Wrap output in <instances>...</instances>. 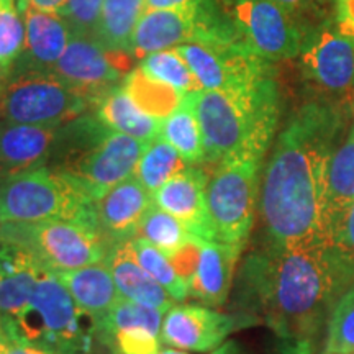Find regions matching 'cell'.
<instances>
[{"mask_svg":"<svg viewBox=\"0 0 354 354\" xmlns=\"http://www.w3.org/2000/svg\"><path fill=\"white\" fill-rule=\"evenodd\" d=\"M354 286L326 243H266L243 261L234 302L272 333V354H315L343 294Z\"/></svg>","mask_w":354,"mask_h":354,"instance_id":"1","label":"cell"},{"mask_svg":"<svg viewBox=\"0 0 354 354\" xmlns=\"http://www.w3.org/2000/svg\"><path fill=\"white\" fill-rule=\"evenodd\" d=\"M348 115L313 100L279 133L259 185L266 243L286 248L328 243V169Z\"/></svg>","mask_w":354,"mask_h":354,"instance_id":"2","label":"cell"},{"mask_svg":"<svg viewBox=\"0 0 354 354\" xmlns=\"http://www.w3.org/2000/svg\"><path fill=\"white\" fill-rule=\"evenodd\" d=\"M201 125L205 165L230 159H258L272 143L281 113L276 76L234 92L187 94Z\"/></svg>","mask_w":354,"mask_h":354,"instance_id":"3","label":"cell"},{"mask_svg":"<svg viewBox=\"0 0 354 354\" xmlns=\"http://www.w3.org/2000/svg\"><path fill=\"white\" fill-rule=\"evenodd\" d=\"M149 143L113 131L92 117L59 127L48 166L69 176L97 202L135 174Z\"/></svg>","mask_w":354,"mask_h":354,"instance_id":"4","label":"cell"},{"mask_svg":"<svg viewBox=\"0 0 354 354\" xmlns=\"http://www.w3.org/2000/svg\"><path fill=\"white\" fill-rule=\"evenodd\" d=\"M2 322L8 339L48 354H92L99 339L97 322L51 272L41 274L28 307Z\"/></svg>","mask_w":354,"mask_h":354,"instance_id":"5","label":"cell"},{"mask_svg":"<svg viewBox=\"0 0 354 354\" xmlns=\"http://www.w3.org/2000/svg\"><path fill=\"white\" fill-rule=\"evenodd\" d=\"M94 203L81 185L50 166L0 177V223L66 220L97 227Z\"/></svg>","mask_w":354,"mask_h":354,"instance_id":"6","label":"cell"},{"mask_svg":"<svg viewBox=\"0 0 354 354\" xmlns=\"http://www.w3.org/2000/svg\"><path fill=\"white\" fill-rule=\"evenodd\" d=\"M0 243L24 250L51 274L100 263L110 250L94 225L66 220L0 223Z\"/></svg>","mask_w":354,"mask_h":354,"instance_id":"7","label":"cell"},{"mask_svg":"<svg viewBox=\"0 0 354 354\" xmlns=\"http://www.w3.org/2000/svg\"><path fill=\"white\" fill-rule=\"evenodd\" d=\"M261 162L230 159L209 174L205 198L214 241L245 250L259 205Z\"/></svg>","mask_w":354,"mask_h":354,"instance_id":"8","label":"cell"},{"mask_svg":"<svg viewBox=\"0 0 354 354\" xmlns=\"http://www.w3.org/2000/svg\"><path fill=\"white\" fill-rule=\"evenodd\" d=\"M91 100L53 71L13 69L0 88V118L38 127L76 120Z\"/></svg>","mask_w":354,"mask_h":354,"instance_id":"9","label":"cell"},{"mask_svg":"<svg viewBox=\"0 0 354 354\" xmlns=\"http://www.w3.org/2000/svg\"><path fill=\"white\" fill-rule=\"evenodd\" d=\"M243 39L227 13L214 0L184 8L146 10L133 35L131 55L141 57L197 41H233Z\"/></svg>","mask_w":354,"mask_h":354,"instance_id":"10","label":"cell"},{"mask_svg":"<svg viewBox=\"0 0 354 354\" xmlns=\"http://www.w3.org/2000/svg\"><path fill=\"white\" fill-rule=\"evenodd\" d=\"M300 71L317 100L354 113V38L323 20L310 30L300 51Z\"/></svg>","mask_w":354,"mask_h":354,"instance_id":"11","label":"cell"},{"mask_svg":"<svg viewBox=\"0 0 354 354\" xmlns=\"http://www.w3.org/2000/svg\"><path fill=\"white\" fill-rule=\"evenodd\" d=\"M223 6L243 41L271 63L299 56L312 30L272 0H223Z\"/></svg>","mask_w":354,"mask_h":354,"instance_id":"12","label":"cell"},{"mask_svg":"<svg viewBox=\"0 0 354 354\" xmlns=\"http://www.w3.org/2000/svg\"><path fill=\"white\" fill-rule=\"evenodd\" d=\"M177 51L203 91H241L274 76L271 61L251 51L243 39L187 43L177 46Z\"/></svg>","mask_w":354,"mask_h":354,"instance_id":"13","label":"cell"},{"mask_svg":"<svg viewBox=\"0 0 354 354\" xmlns=\"http://www.w3.org/2000/svg\"><path fill=\"white\" fill-rule=\"evenodd\" d=\"M130 68L128 53H115L94 38L71 35L68 48L53 73L97 104L112 88L122 86Z\"/></svg>","mask_w":354,"mask_h":354,"instance_id":"14","label":"cell"},{"mask_svg":"<svg viewBox=\"0 0 354 354\" xmlns=\"http://www.w3.org/2000/svg\"><path fill=\"white\" fill-rule=\"evenodd\" d=\"M254 318L220 313L203 305L179 304L165 313L161 343L192 353H210L223 344L234 330L256 325Z\"/></svg>","mask_w":354,"mask_h":354,"instance_id":"15","label":"cell"},{"mask_svg":"<svg viewBox=\"0 0 354 354\" xmlns=\"http://www.w3.org/2000/svg\"><path fill=\"white\" fill-rule=\"evenodd\" d=\"M153 203L151 194L133 174L94 203L97 230L110 248L130 241Z\"/></svg>","mask_w":354,"mask_h":354,"instance_id":"16","label":"cell"},{"mask_svg":"<svg viewBox=\"0 0 354 354\" xmlns=\"http://www.w3.org/2000/svg\"><path fill=\"white\" fill-rule=\"evenodd\" d=\"M207 180L209 174L202 166H189L161 185L153 194V202L179 220L192 236L214 241L207 212Z\"/></svg>","mask_w":354,"mask_h":354,"instance_id":"17","label":"cell"},{"mask_svg":"<svg viewBox=\"0 0 354 354\" xmlns=\"http://www.w3.org/2000/svg\"><path fill=\"white\" fill-rule=\"evenodd\" d=\"M59 127L13 123L0 118V177L48 166Z\"/></svg>","mask_w":354,"mask_h":354,"instance_id":"18","label":"cell"},{"mask_svg":"<svg viewBox=\"0 0 354 354\" xmlns=\"http://www.w3.org/2000/svg\"><path fill=\"white\" fill-rule=\"evenodd\" d=\"M25 20V46L13 69L53 71L68 48L71 30L57 13L20 7Z\"/></svg>","mask_w":354,"mask_h":354,"instance_id":"19","label":"cell"},{"mask_svg":"<svg viewBox=\"0 0 354 354\" xmlns=\"http://www.w3.org/2000/svg\"><path fill=\"white\" fill-rule=\"evenodd\" d=\"M241 253L240 248L227 243L203 241L196 276L189 286L190 297L212 308L225 305Z\"/></svg>","mask_w":354,"mask_h":354,"instance_id":"20","label":"cell"},{"mask_svg":"<svg viewBox=\"0 0 354 354\" xmlns=\"http://www.w3.org/2000/svg\"><path fill=\"white\" fill-rule=\"evenodd\" d=\"M105 264L109 266L123 299L145 305V307L156 308L161 313H166L172 307L174 299L141 268L133 256L128 241L110 248Z\"/></svg>","mask_w":354,"mask_h":354,"instance_id":"21","label":"cell"},{"mask_svg":"<svg viewBox=\"0 0 354 354\" xmlns=\"http://www.w3.org/2000/svg\"><path fill=\"white\" fill-rule=\"evenodd\" d=\"M55 276L63 282L79 308L94 318L97 325L122 299V294L118 292L105 261L55 274Z\"/></svg>","mask_w":354,"mask_h":354,"instance_id":"22","label":"cell"},{"mask_svg":"<svg viewBox=\"0 0 354 354\" xmlns=\"http://www.w3.org/2000/svg\"><path fill=\"white\" fill-rule=\"evenodd\" d=\"M43 271L20 248L0 243V317H19L28 307Z\"/></svg>","mask_w":354,"mask_h":354,"instance_id":"23","label":"cell"},{"mask_svg":"<svg viewBox=\"0 0 354 354\" xmlns=\"http://www.w3.org/2000/svg\"><path fill=\"white\" fill-rule=\"evenodd\" d=\"M95 107V118L110 130L123 133L145 143H151L159 136L161 120L145 113L122 86L100 97Z\"/></svg>","mask_w":354,"mask_h":354,"instance_id":"24","label":"cell"},{"mask_svg":"<svg viewBox=\"0 0 354 354\" xmlns=\"http://www.w3.org/2000/svg\"><path fill=\"white\" fill-rule=\"evenodd\" d=\"M146 12V0H104L95 37L102 46L131 55L133 35Z\"/></svg>","mask_w":354,"mask_h":354,"instance_id":"25","label":"cell"},{"mask_svg":"<svg viewBox=\"0 0 354 354\" xmlns=\"http://www.w3.org/2000/svg\"><path fill=\"white\" fill-rule=\"evenodd\" d=\"M354 203V125L349 128L346 138L335 149L328 169V240L331 232Z\"/></svg>","mask_w":354,"mask_h":354,"instance_id":"26","label":"cell"},{"mask_svg":"<svg viewBox=\"0 0 354 354\" xmlns=\"http://www.w3.org/2000/svg\"><path fill=\"white\" fill-rule=\"evenodd\" d=\"M159 136L183 156L187 166L205 165V148H203L201 125L187 95H184L174 112L162 118Z\"/></svg>","mask_w":354,"mask_h":354,"instance_id":"27","label":"cell"},{"mask_svg":"<svg viewBox=\"0 0 354 354\" xmlns=\"http://www.w3.org/2000/svg\"><path fill=\"white\" fill-rule=\"evenodd\" d=\"M122 87L145 113L158 120L174 112L184 99L179 91L148 76L141 68L130 71L123 79Z\"/></svg>","mask_w":354,"mask_h":354,"instance_id":"28","label":"cell"},{"mask_svg":"<svg viewBox=\"0 0 354 354\" xmlns=\"http://www.w3.org/2000/svg\"><path fill=\"white\" fill-rule=\"evenodd\" d=\"M185 167L189 166L183 156L167 141L158 136L145 149L143 156L136 166L135 176L153 196L161 185H165L171 177L183 172Z\"/></svg>","mask_w":354,"mask_h":354,"instance_id":"29","label":"cell"},{"mask_svg":"<svg viewBox=\"0 0 354 354\" xmlns=\"http://www.w3.org/2000/svg\"><path fill=\"white\" fill-rule=\"evenodd\" d=\"M25 46V20L19 0H0V88L10 77Z\"/></svg>","mask_w":354,"mask_h":354,"instance_id":"30","label":"cell"},{"mask_svg":"<svg viewBox=\"0 0 354 354\" xmlns=\"http://www.w3.org/2000/svg\"><path fill=\"white\" fill-rule=\"evenodd\" d=\"M130 243L131 253L138 261L141 268L158 282L162 289H166L176 302H185L189 297V286L180 279L176 269L172 268L167 256L148 243L143 238H133Z\"/></svg>","mask_w":354,"mask_h":354,"instance_id":"31","label":"cell"},{"mask_svg":"<svg viewBox=\"0 0 354 354\" xmlns=\"http://www.w3.org/2000/svg\"><path fill=\"white\" fill-rule=\"evenodd\" d=\"M140 68L145 71L148 76H151L158 81L174 87L183 95L194 94V92L203 91L201 82L194 76V73L185 63V59L177 51V48L171 50L156 51L151 55L145 56L141 59Z\"/></svg>","mask_w":354,"mask_h":354,"instance_id":"32","label":"cell"},{"mask_svg":"<svg viewBox=\"0 0 354 354\" xmlns=\"http://www.w3.org/2000/svg\"><path fill=\"white\" fill-rule=\"evenodd\" d=\"M192 236L179 220L174 218L158 205H151L141 220L136 238H143L158 250H161L166 256L174 253L177 248L184 245Z\"/></svg>","mask_w":354,"mask_h":354,"instance_id":"33","label":"cell"},{"mask_svg":"<svg viewBox=\"0 0 354 354\" xmlns=\"http://www.w3.org/2000/svg\"><path fill=\"white\" fill-rule=\"evenodd\" d=\"M165 313L156 308L145 307L128 299H120L110 313L99 323V339L118 330H148L161 338V325Z\"/></svg>","mask_w":354,"mask_h":354,"instance_id":"34","label":"cell"},{"mask_svg":"<svg viewBox=\"0 0 354 354\" xmlns=\"http://www.w3.org/2000/svg\"><path fill=\"white\" fill-rule=\"evenodd\" d=\"M318 354H354V286L336 304Z\"/></svg>","mask_w":354,"mask_h":354,"instance_id":"35","label":"cell"},{"mask_svg":"<svg viewBox=\"0 0 354 354\" xmlns=\"http://www.w3.org/2000/svg\"><path fill=\"white\" fill-rule=\"evenodd\" d=\"M104 0H66L57 15L69 26L71 35L77 37H95Z\"/></svg>","mask_w":354,"mask_h":354,"instance_id":"36","label":"cell"},{"mask_svg":"<svg viewBox=\"0 0 354 354\" xmlns=\"http://www.w3.org/2000/svg\"><path fill=\"white\" fill-rule=\"evenodd\" d=\"M100 342L107 344L113 354H158L161 349L159 336L140 328L113 331L102 336Z\"/></svg>","mask_w":354,"mask_h":354,"instance_id":"37","label":"cell"},{"mask_svg":"<svg viewBox=\"0 0 354 354\" xmlns=\"http://www.w3.org/2000/svg\"><path fill=\"white\" fill-rule=\"evenodd\" d=\"M326 245L338 263L354 277V203L333 228Z\"/></svg>","mask_w":354,"mask_h":354,"instance_id":"38","label":"cell"},{"mask_svg":"<svg viewBox=\"0 0 354 354\" xmlns=\"http://www.w3.org/2000/svg\"><path fill=\"white\" fill-rule=\"evenodd\" d=\"M203 241L205 240H201V238L197 236H190L183 246L177 248L174 253L167 254L172 268L176 269V272L179 274L180 279H183L187 286H190L194 276H196Z\"/></svg>","mask_w":354,"mask_h":354,"instance_id":"39","label":"cell"},{"mask_svg":"<svg viewBox=\"0 0 354 354\" xmlns=\"http://www.w3.org/2000/svg\"><path fill=\"white\" fill-rule=\"evenodd\" d=\"M272 2L294 13L295 17H299L300 20H304L308 25V19L315 20L317 17L323 15L326 0H272ZM310 28H313V26H310Z\"/></svg>","mask_w":354,"mask_h":354,"instance_id":"40","label":"cell"},{"mask_svg":"<svg viewBox=\"0 0 354 354\" xmlns=\"http://www.w3.org/2000/svg\"><path fill=\"white\" fill-rule=\"evenodd\" d=\"M333 24L349 38H354V0H335Z\"/></svg>","mask_w":354,"mask_h":354,"instance_id":"41","label":"cell"},{"mask_svg":"<svg viewBox=\"0 0 354 354\" xmlns=\"http://www.w3.org/2000/svg\"><path fill=\"white\" fill-rule=\"evenodd\" d=\"M205 0H146V10H169L203 3Z\"/></svg>","mask_w":354,"mask_h":354,"instance_id":"42","label":"cell"},{"mask_svg":"<svg viewBox=\"0 0 354 354\" xmlns=\"http://www.w3.org/2000/svg\"><path fill=\"white\" fill-rule=\"evenodd\" d=\"M64 3H66V0H30V2L24 3V6H32L43 12L57 13V10H59ZM24 6H20V7H24Z\"/></svg>","mask_w":354,"mask_h":354,"instance_id":"43","label":"cell"},{"mask_svg":"<svg viewBox=\"0 0 354 354\" xmlns=\"http://www.w3.org/2000/svg\"><path fill=\"white\" fill-rule=\"evenodd\" d=\"M3 354H48L41 351V349L26 346V344L12 342V339L7 338V344H6V351Z\"/></svg>","mask_w":354,"mask_h":354,"instance_id":"44","label":"cell"},{"mask_svg":"<svg viewBox=\"0 0 354 354\" xmlns=\"http://www.w3.org/2000/svg\"><path fill=\"white\" fill-rule=\"evenodd\" d=\"M210 354H243L240 346H238L234 342H227L221 344L220 348H216L215 351H212Z\"/></svg>","mask_w":354,"mask_h":354,"instance_id":"45","label":"cell"},{"mask_svg":"<svg viewBox=\"0 0 354 354\" xmlns=\"http://www.w3.org/2000/svg\"><path fill=\"white\" fill-rule=\"evenodd\" d=\"M6 344H7V333H6V328H3L2 317H0V354H3V351H6Z\"/></svg>","mask_w":354,"mask_h":354,"instance_id":"46","label":"cell"},{"mask_svg":"<svg viewBox=\"0 0 354 354\" xmlns=\"http://www.w3.org/2000/svg\"><path fill=\"white\" fill-rule=\"evenodd\" d=\"M158 354H189L187 351H183V349H176V348H161Z\"/></svg>","mask_w":354,"mask_h":354,"instance_id":"47","label":"cell"},{"mask_svg":"<svg viewBox=\"0 0 354 354\" xmlns=\"http://www.w3.org/2000/svg\"><path fill=\"white\" fill-rule=\"evenodd\" d=\"M26 2H30V0H19V6H24Z\"/></svg>","mask_w":354,"mask_h":354,"instance_id":"48","label":"cell"}]
</instances>
